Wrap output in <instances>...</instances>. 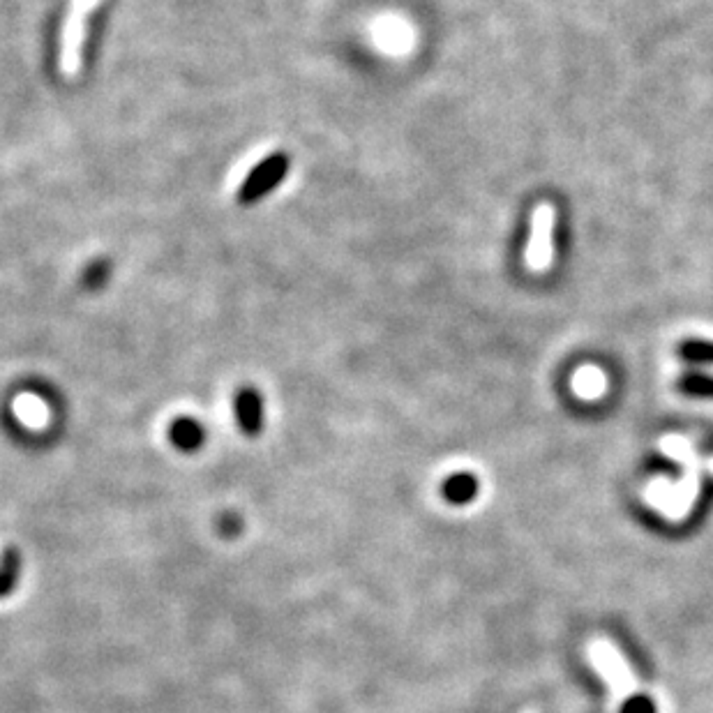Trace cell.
Instances as JSON below:
<instances>
[{
  "mask_svg": "<svg viewBox=\"0 0 713 713\" xmlns=\"http://www.w3.org/2000/svg\"><path fill=\"white\" fill-rule=\"evenodd\" d=\"M100 5V0H70L67 7L65 24H63V37H60V74L65 79H77L81 72V60H84V42L88 19L95 12V7Z\"/></svg>",
  "mask_w": 713,
  "mask_h": 713,
  "instance_id": "1",
  "label": "cell"
},
{
  "mask_svg": "<svg viewBox=\"0 0 713 713\" xmlns=\"http://www.w3.org/2000/svg\"><path fill=\"white\" fill-rule=\"evenodd\" d=\"M589 658L594 670L605 679L607 688L614 697V702H630L637 693V679L630 670L624 656L617 647L607 640H594L589 647Z\"/></svg>",
  "mask_w": 713,
  "mask_h": 713,
  "instance_id": "2",
  "label": "cell"
},
{
  "mask_svg": "<svg viewBox=\"0 0 713 713\" xmlns=\"http://www.w3.org/2000/svg\"><path fill=\"white\" fill-rule=\"evenodd\" d=\"M554 224H557V210L552 204H540L531 213V231L527 250H524V264L534 273H543L552 264Z\"/></svg>",
  "mask_w": 713,
  "mask_h": 713,
  "instance_id": "3",
  "label": "cell"
},
{
  "mask_svg": "<svg viewBox=\"0 0 713 713\" xmlns=\"http://www.w3.org/2000/svg\"><path fill=\"white\" fill-rule=\"evenodd\" d=\"M287 171H289L287 155L275 153V155L266 157V160L261 162L250 176H247V180L238 192V201H243V204H252V201L261 199L264 194L275 190V187L282 183V178L287 176Z\"/></svg>",
  "mask_w": 713,
  "mask_h": 713,
  "instance_id": "4",
  "label": "cell"
},
{
  "mask_svg": "<svg viewBox=\"0 0 713 713\" xmlns=\"http://www.w3.org/2000/svg\"><path fill=\"white\" fill-rule=\"evenodd\" d=\"M236 418L238 425L243 427L247 434L261 432V423H264V407H261V397L257 390L243 388L236 395Z\"/></svg>",
  "mask_w": 713,
  "mask_h": 713,
  "instance_id": "5",
  "label": "cell"
},
{
  "mask_svg": "<svg viewBox=\"0 0 713 713\" xmlns=\"http://www.w3.org/2000/svg\"><path fill=\"white\" fill-rule=\"evenodd\" d=\"M169 437L174 441L176 448L185 450V453H192V450L204 446L206 430L194 418H178L176 423L171 425Z\"/></svg>",
  "mask_w": 713,
  "mask_h": 713,
  "instance_id": "6",
  "label": "cell"
},
{
  "mask_svg": "<svg viewBox=\"0 0 713 713\" xmlns=\"http://www.w3.org/2000/svg\"><path fill=\"white\" fill-rule=\"evenodd\" d=\"M21 575V559L17 550H7L0 561V598L17 587Z\"/></svg>",
  "mask_w": 713,
  "mask_h": 713,
  "instance_id": "7",
  "label": "cell"
},
{
  "mask_svg": "<svg viewBox=\"0 0 713 713\" xmlns=\"http://www.w3.org/2000/svg\"><path fill=\"white\" fill-rule=\"evenodd\" d=\"M679 356L693 365H713V342L688 340L679 344Z\"/></svg>",
  "mask_w": 713,
  "mask_h": 713,
  "instance_id": "8",
  "label": "cell"
},
{
  "mask_svg": "<svg viewBox=\"0 0 713 713\" xmlns=\"http://www.w3.org/2000/svg\"><path fill=\"white\" fill-rule=\"evenodd\" d=\"M478 490V483H476V478L474 476H469V474H462V476H453L446 483L444 487V492H446V497L450 501H469L471 497H474Z\"/></svg>",
  "mask_w": 713,
  "mask_h": 713,
  "instance_id": "9",
  "label": "cell"
},
{
  "mask_svg": "<svg viewBox=\"0 0 713 713\" xmlns=\"http://www.w3.org/2000/svg\"><path fill=\"white\" fill-rule=\"evenodd\" d=\"M679 388L688 395L713 397V377H707V374H686V377L679 381Z\"/></svg>",
  "mask_w": 713,
  "mask_h": 713,
  "instance_id": "10",
  "label": "cell"
},
{
  "mask_svg": "<svg viewBox=\"0 0 713 713\" xmlns=\"http://www.w3.org/2000/svg\"><path fill=\"white\" fill-rule=\"evenodd\" d=\"M220 531L227 536H236L240 531V520L236 515H224L220 520Z\"/></svg>",
  "mask_w": 713,
  "mask_h": 713,
  "instance_id": "11",
  "label": "cell"
},
{
  "mask_svg": "<svg viewBox=\"0 0 713 713\" xmlns=\"http://www.w3.org/2000/svg\"><path fill=\"white\" fill-rule=\"evenodd\" d=\"M626 713H654L651 711V704L647 702V697H637V700L626 702Z\"/></svg>",
  "mask_w": 713,
  "mask_h": 713,
  "instance_id": "12",
  "label": "cell"
},
{
  "mask_svg": "<svg viewBox=\"0 0 713 713\" xmlns=\"http://www.w3.org/2000/svg\"><path fill=\"white\" fill-rule=\"evenodd\" d=\"M524 713H538V711H524Z\"/></svg>",
  "mask_w": 713,
  "mask_h": 713,
  "instance_id": "13",
  "label": "cell"
}]
</instances>
